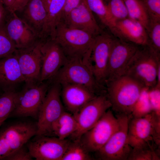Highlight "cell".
<instances>
[{
    "label": "cell",
    "mask_w": 160,
    "mask_h": 160,
    "mask_svg": "<svg viewBox=\"0 0 160 160\" xmlns=\"http://www.w3.org/2000/svg\"><path fill=\"white\" fill-rule=\"evenodd\" d=\"M106 95L112 110L117 114L130 116L145 87L135 79L123 75L107 82Z\"/></svg>",
    "instance_id": "obj_1"
},
{
    "label": "cell",
    "mask_w": 160,
    "mask_h": 160,
    "mask_svg": "<svg viewBox=\"0 0 160 160\" xmlns=\"http://www.w3.org/2000/svg\"><path fill=\"white\" fill-rule=\"evenodd\" d=\"M95 37L86 31L69 27L61 22L53 39L60 45L67 58L80 59L90 65Z\"/></svg>",
    "instance_id": "obj_2"
},
{
    "label": "cell",
    "mask_w": 160,
    "mask_h": 160,
    "mask_svg": "<svg viewBox=\"0 0 160 160\" xmlns=\"http://www.w3.org/2000/svg\"><path fill=\"white\" fill-rule=\"evenodd\" d=\"M139 48L130 59L124 75L128 76L141 83L145 87H154L157 83V72L160 65V55L147 45Z\"/></svg>",
    "instance_id": "obj_3"
},
{
    "label": "cell",
    "mask_w": 160,
    "mask_h": 160,
    "mask_svg": "<svg viewBox=\"0 0 160 160\" xmlns=\"http://www.w3.org/2000/svg\"><path fill=\"white\" fill-rule=\"evenodd\" d=\"M127 142L132 148L160 146V116L152 111L141 117H132L128 122Z\"/></svg>",
    "instance_id": "obj_4"
},
{
    "label": "cell",
    "mask_w": 160,
    "mask_h": 160,
    "mask_svg": "<svg viewBox=\"0 0 160 160\" xmlns=\"http://www.w3.org/2000/svg\"><path fill=\"white\" fill-rule=\"evenodd\" d=\"M54 78L60 85L69 84L82 86L96 95L106 92L103 86L96 81L91 68L80 59L67 58Z\"/></svg>",
    "instance_id": "obj_5"
},
{
    "label": "cell",
    "mask_w": 160,
    "mask_h": 160,
    "mask_svg": "<svg viewBox=\"0 0 160 160\" xmlns=\"http://www.w3.org/2000/svg\"><path fill=\"white\" fill-rule=\"evenodd\" d=\"M119 126L106 143L96 152L97 159L103 160H127L132 148L127 142L129 116L117 114Z\"/></svg>",
    "instance_id": "obj_6"
},
{
    "label": "cell",
    "mask_w": 160,
    "mask_h": 160,
    "mask_svg": "<svg viewBox=\"0 0 160 160\" xmlns=\"http://www.w3.org/2000/svg\"><path fill=\"white\" fill-rule=\"evenodd\" d=\"M111 107L106 93L97 95L87 103L73 115L76 121L77 127L70 136L72 140H79L81 136L93 127Z\"/></svg>",
    "instance_id": "obj_7"
},
{
    "label": "cell",
    "mask_w": 160,
    "mask_h": 160,
    "mask_svg": "<svg viewBox=\"0 0 160 160\" xmlns=\"http://www.w3.org/2000/svg\"><path fill=\"white\" fill-rule=\"evenodd\" d=\"M60 84L55 82L47 93L37 118V136L51 135L53 124L65 111L60 99Z\"/></svg>",
    "instance_id": "obj_8"
},
{
    "label": "cell",
    "mask_w": 160,
    "mask_h": 160,
    "mask_svg": "<svg viewBox=\"0 0 160 160\" xmlns=\"http://www.w3.org/2000/svg\"><path fill=\"white\" fill-rule=\"evenodd\" d=\"M119 126L118 118L108 110L93 127L81 136L80 141L89 152H96L108 141Z\"/></svg>",
    "instance_id": "obj_9"
},
{
    "label": "cell",
    "mask_w": 160,
    "mask_h": 160,
    "mask_svg": "<svg viewBox=\"0 0 160 160\" xmlns=\"http://www.w3.org/2000/svg\"><path fill=\"white\" fill-rule=\"evenodd\" d=\"M137 45L113 37L109 57L105 83L123 75Z\"/></svg>",
    "instance_id": "obj_10"
},
{
    "label": "cell",
    "mask_w": 160,
    "mask_h": 160,
    "mask_svg": "<svg viewBox=\"0 0 160 160\" xmlns=\"http://www.w3.org/2000/svg\"><path fill=\"white\" fill-rule=\"evenodd\" d=\"M41 40L28 47L17 49L15 52L25 81L29 86L39 81L41 68Z\"/></svg>",
    "instance_id": "obj_11"
},
{
    "label": "cell",
    "mask_w": 160,
    "mask_h": 160,
    "mask_svg": "<svg viewBox=\"0 0 160 160\" xmlns=\"http://www.w3.org/2000/svg\"><path fill=\"white\" fill-rule=\"evenodd\" d=\"M37 137L27 146L31 156L37 160H61L70 142L56 137Z\"/></svg>",
    "instance_id": "obj_12"
},
{
    "label": "cell",
    "mask_w": 160,
    "mask_h": 160,
    "mask_svg": "<svg viewBox=\"0 0 160 160\" xmlns=\"http://www.w3.org/2000/svg\"><path fill=\"white\" fill-rule=\"evenodd\" d=\"M42 65L39 82L54 78L67 58L60 45L53 39L41 41Z\"/></svg>",
    "instance_id": "obj_13"
},
{
    "label": "cell",
    "mask_w": 160,
    "mask_h": 160,
    "mask_svg": "<svg viewBox=\"0 0 160 160\" xmlns=\"http://www.w3.org/2000/svg\"><path fill=\"white\" fill-rule=\"evenodd\" d=\"M102 32L95 36L91 56V65L94 76L100 84H105L109 54L113 38Z\"/></svg>",
    "instance_id": "obj_14"
},
{
    "label": "cell",
    "mask_w": 160,
    "mask_h": 160,
    "mask_svg": "<svg viewBox=\"0 0 160 160\" xmlns=\"http://www.w3.org/2000/svg\"><path fill=\"white\" fill-rule=\"evenodd\" d=\"M19 94L13 111L14 113L20 116H31L38 118L39 112L47 94V86L44 84L34 85Z\"/></svg>",
    "instance_id": "obj_15"
},
{
    "label": "cell",
    "mask_w": 160,
    "mask_h": 160,
    "mask_svg": "<svg viewBox=\"0 0 160 160\" xmlns=\"http://www.w3.org/2000/svg\"><path fill=\"white\" fill-rule=\"evenodd\" d=\"M9 13L10 16L7 18L4 27L17 49L28 47L40 40L37 35L15 12Z\"/></svg>",
    "instance_id": "obj_16"
},
{
    "label": "cell",
    "mask_w": 160,
    "mask_h": 160,
    "mask_svg": "<svg viewBox=\"0 0 160 160\" xmlns=\"http://www.w3.org/2000/svg\"><path fill=\"white\" fill-rule=\"evenodd\" d=\"M61 22L69 27L86 31L94 36L103 32L85 0H83Z\"/></svg>",
    "instance_id": "obj_17"
},
{
    "label": "cell",
    "mask_w": 160,
    "mask_h": 160,
    "mask_svg": "<svg viewBox=\"0 0 160 160\" xmlns=\"http://www.w3.org/2000/svg\"><path fill=\"white\" fill-rule=\"evenodd\" d=\"M115 37L137 45H146L147 35L145 28L129 17L115 21L108 28Z\"/></svg>",
    "instance_id": "obj_18"
},
{
    "label": "cell",
    "mask_w": 160,
    "mask_h": 160,
    "mask_svg": "<svg viewBox=\"0 0 160 160\" xmlns=\"http://www.w3.org/2000/svg\"><path fill=\"white\" fill-rule=\"evenodd\" d=\"M61 85V94L65 107L73 115L97 95L82 86L69 84Z\"/></svg>",
    "instance_id": "obj_19"
},
{
    "label": "cell",
    "mask_w": 160,
    "mask_h": 160,
    "mask_svg": "<svg viewBox=\"0 0 160 160\" xmlns=\"http://www.w3.org/2000/svg\"><path fill=\"white\" fill-rule=\"evenodd\" d=\"M37 130L36 124L21 122L7 127L0 134L8 142L11 153L24 146L32 137L36 135Z\"/></svg>",
    "instance_id": "obj_20"
},
{
    "label": "cell",
    "mask_w": 160,
    "mask_h": 160,
    "mask_svg": "<svg viewBox=\"0 0 160 160\" xmlns=\"http://www.w3.org/2000/svg\"><path fill=\"white\" fill-rule=\"evenodd\" d=\"M21 11L23 13L21 18L40 39L47 13L42 0H29Z\"/></svg>",
    "instance_id": "obj_21"
},
{
    "label": "cell",
    "mask_w": 160,
    "mask_h": 160,
    "mask_svg": "<svg viewBox=\"0 0 160 160\" xmlns=\"http://www.w3.org/2000/svg\"><path fill=\"white\" fill-rule=\"evenodd\" d=\"M66 0H51L49 5L47 17L40 39H53L59 24L62 21Z\"/></svg>",
    "instance_id": "obj_22"
},
{
    "label": "cell",
    "mask_w": 160,
    "mask_h": 160,
    "mask_svg": "<svg viewBox=\"0 0 160 160\" xmlns=\"http://www.w3.org/2000/svg\"><path fill=\"white\" fill-rule=\"evenodd\" d=\"M24 81L15 52L0 59V85L8 86Z\"/></svg>",
    "instance_id": "obj_23"
},
{
    "label": "cell",
    "mask_w": 160,
    "mask_h": 160,
    "mask_svg": "<svg viewBox=\"0 0 160 160\" xmlns=\"http://www.w3.org/2000/svg\"><path fill=\"white\" fill-rule=\"evenodd\" d=\"M19 94L7 90L0 96V127L15 109Z\"/></svg>",
    "instance_id": "obj_24"
},
{
    "label": "cell",
    "mask_w": 160,
    "mask_h": 160,
    "mask_svg": "<svg viewBox=\"0 0 160 160\" xmlns=\"http://www.w3.org/2000/svg\"><path fill=\"white\" fill-rule=\"evenodd\" d=\"M127 9L128 17L147 26L149 19L141 0H123Z\"/></svg>",
    "instance_id": "obj_25"
},
{
    "label": "cell",
    "mask_w": 160,
    "mask_h": 160,
    "mask_svg": "<svg viewBox=\"0 0 160 160\" xmlns=\"http://www.w3.org/2000/svg\"><path fill=\"white\" fill-rule=\"evenodd\" d=\"M89 153L79 140L70 141L61 160H90L92 159Z\"/></svg>",
    "instance_id": "obj_26"
},
{
    "label": "cell",
    "mask_w": 160,
    "mask_h": 160,
    "mask_svg": "<svg viewBox=\"0 0 160 160\" xmlns=\"http://www.w3.org/2000/svg\"><path fill=\"white\" fill-rule=\"evenodd\" d=\"M89 8L99 17L102 23L108 28L114 21L111 17L103 0H85Z\"/></svg>",
    "instance_id": "obj_27"
},
{
    "label": "cell",
    "mask_w": 160,
    "mask_h": 160,
    "mask_svg": "<svg viewBox=\"0 0 160 160\" xmlns=\"http://www.w3.org/2000/svg\"><path fill=\"white\" fill-rule=\"evenodd\" d=\"M147 45L153 51L160 55V21L149 20L145 28Z\"/></svg>",
    "instance_id": "obj_28"
},
{
    "label": "cell",
    "mask_w": 160,
    "mask_h": 160,
    "mask_svg": "<svg viewBox=\"0 0 160 160\" xmlns=\"http://www.w3.org/2000/svg\"><path fill=\"white\" fill-rule=\"evenodd\" d=\"M159 153L153 146L132 148L127 160H160Z\"/></svg>",
    "instance_id": "obj_29"
},
{
    "label": "cell",
    "mask_w": 160,
    "mask_h": 160,
    "mask_svg": "<svg viewBox=\"0 0 160 160\" xmlns=\"http://www.w3.org/2000/svg\"><path fill=\"white\" fill-rule=\"evenodd\" d=\"M148 88H145L141 93L131 114L132 117H143L152 112L148 98Z\"/></svg>",
    "instance_id": "obj_30"
},
{
    "label": "cell",
    "mask_w": 160,
    "mask_h": 160,
    "mask_svg": "<svg viewBox=\"0 0 160 160\" xmlns=\"http://www.w3.org/2000/svg\"><path fill=\"white\" fill-rule=\"evenodd\" d=\"M105 3L113 20L128 17V13L123 0H105Z\"/></svg>",
    "instance_id": "obj_31"
},
{
    "label": "cell",
    "mask_w": 160,
    "mask_h": 160,
    "mask_svg": "<svg viewBox=\"0 0 160 160\" xmlns=\"http://www.w3.org/2000/svg\"><path fill=\"white\" fill-rule=\"evenodd\" d=\"M16 46L6 33L4 26L0 27V59L14 53Z\"/></svg>",
    "instance_id": "obj_32"
},
{
    "label": "cell",
    "mask_w": 160,
    "mask_h": 160,
    "mask_svg": "<svg viewBox=\"0 0 160 160\" xmlns=\"http://www.w3.org/2000/svg\"><path fill=\"white\" fill-rule=\"evenodd\" d=\"M149 20L160 21V0H141Z\"/></svg>",
    "instance_id": "obj_33"
},
{
    "label": "cell",
    "mask_w": 160,
    "mask_h": 160,
    "mask_svg": "<svg viewBox=\"0 0 160 160\" xmlns=\"http://www.w3.org/2000/svg\"><path fill=\"white\" fill-rule=\"evenodd\" d=\"M76 127V121L74 116L73 119L53 131L52 134L60 139H65L74 132Z\"/></svg>",
    "instance_id": "obj_34"
},
{
    "label": "cell",
    "mask_w": 160,
    "mask_h": 160,
    "mask_svg": "<svg viewBox=\"0 0 160 160\" xmlns=\"http://www.w3.org/2000/svg\"><path fill=\"white\" fill-rule=\"evenodd\" d=\"M148 95L152 111L160 116V88L155 87L148 89Z\"/></svg>",
    "instance_id": "obj_35"
},
{
    "label": "cell",
    "mask_w": 160,
    "mask_h": 160,
    "mask_svg": "<svg viewBox=\"0 0 160 160\" xmlns=\"http://www.w3.org/2000/svg\"><path fill=\"white\" fill-rule=\"evenodd\" d=\"M32 157L28 149L24 146L11 153L5 159L7 160H31Z\"/></svg>",
    "instance_id": "obj_36"
},
{
    "label": "cell",
    "mask_w": 160,
    "mask_h": 160,
    "mask_svg": "<svg viewBox=\"0 0 160 160\" xmlns=\"http://www.w3.org/2000/svg\"><path fill=\"white\" fill-rule=\"evenodd\" d=\"M11 152V149L7 141L0 134V160H5Z\"/></svg>",
    "instance_id": "obj_37"
},
{
    "label": "cell",
    "mask_w": 160,
    "mask_h": 160,
    "mask_svg": "<svg viewBox=\"0 0 160 160\" xmlns=\"http://www.w3.org/2000/svg\"><path fill=\"white\" fill-rule=\"evenodd\" d=\"M83 0H66L63 11L62 20L65 18L69 13L77 7Z\"/></svg>",
    "instance_id": "obj_38"
},
{
    "label": "cell",
    "mask_w": 160,
    "mask_h": 160,
    "mask_svg": "<svg viewBox=\"0 0 160 160\" xmlns=\"http://www.w3.org/2000/svg\"><path fill=\"white\" fill-rule=\"evenodd\" d=\"M29 0H15L12 12L21 11Z\"/></svg>",
    "instance_id": "obj_39"
},
{
    "label": "cell",
    "mask_w": 160,
    "mask_h": 160,
    "mask_svg": "<svg viewBox=\"0 0 160 160\" xmlns=\"http://www.w3.org/2000/svg\"><path fill=\"white\" fill-rule=\"evenodd\" d=\"M3 6L0 4V27L4 25L7 18L6 12Z\"/></svg>",
    "instance_id": "obj_40"
},
{
    "label": "cell",
    "mask_w": 160,
    "mask_h": 160,
    "mask_svg": "<svg viewBox=\"0 0 160 160\" xmlns=\"http://www.w3.org/2000/svg\"><path fill=\"white\" fill-rule=\"evenodd\" d=\"M15 0H3V5L9 12H12Z\"/></svg>",
    "instance_id": "obj_41"
},
{
    "label": "cell",
    "mask_w": 160,
    "mask_h": 160,
    "mask_svg": "<svg viewBox=\"0 0 160 160\" xmlns=\"http://www.w3.org/2000/svg\"><path fill=\"white\" fill-rule=\"evenodd\" d=\"M51 0H42L47 11L49 5Z\"/></svg>",
    "instance_id": "obj_42"
},
{
    "label": "cell",
    "mask_w": 160,
    "mask_h": 160,
    "mask_svg": "<svg viewBox=\"0 0 160 160\" xmlns=\"http://www.w3.org/2000/svg\"><path fill=\"white\" fill-rule=\"evenodd\" d=\"M0 4L3 5V0H0Z\"/></svg>",
    "instance_id": "obj_43"
}]
</instances>
